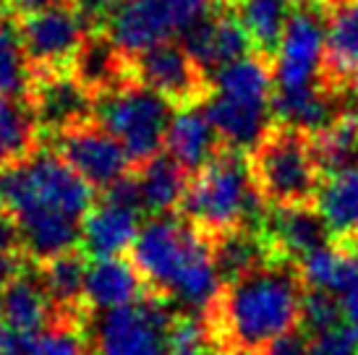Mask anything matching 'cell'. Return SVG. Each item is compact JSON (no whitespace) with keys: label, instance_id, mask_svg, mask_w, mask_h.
<instances>
[{"label":"cell","instance_id":"cell-1","mask_svg":"<svg viewBox=\"0 0 358 355\" xmlns=\"http://www.w3.org/2000/svg\"><path fill=\"white\" fill-rule=\"evenodd\" d=\"M306 282L293 259L267 261L249 275L222 285L204 314L217 353L243 347L264 350L293 329H301Z\"/></svg>","mask_w":358,"mask_h":355},{"label":"cell","instance_id":"cell-2","mask_svg":"<svg viewBox=\"0 0 358 355\" xmlns=\"http://www.w3.org/2000/svg\"><path fill=\"white\" fill-rule=\"evenodd\" d=\"M275 63L251 52L212 76L204 113L228 149L249 154L275 123Z\"/></svg>","mask_w":358,"mask_h":355},{"label":"cell","instance_id":"cell-3","mask_svg":"<svg viewBox=\"0 0 358 355\" xmlns=\"http://www.w3.org/2000/svg\"><path fill=\"white\" fill-rule=\"evenodd\" d=\"M267 209L251 178L249 154L225 147L189 180L178 215L212 240L233 227L262 225Z\"/></svg>","mask_w":358,"mask_h":355},{"label":"cell","instance_id":"cell-4","mask_svg":"<svg viewBox=\"0 0 358 355\" xmlns=\"http://www.w3.org/2000/svg\"><path fill=\"white\" fill-rule=\"evenodd\" d=\"M0 183L8 217L58 212L84 222L94 207V188L48 141L27 159L0 170Z\"/></svg>","mask_w":358,"mask_h":355},{"label":"cell","instance_id":"cell-5","mask_svg":"<svg viewBox=\"0 0 358 355\" xmlns=\"http://www.w3.org/2000/svg\"><path fill=\"white\" fill-rule=\"evenodd\" d=\"M249 170L259 196L275 209L314 204L324 178L314 157L311 133L278 120L249 152Z\"/></svg>","mask_w":358,"mask_h":355},{"label":"cell","instance_id":"cell-6","mask_svg":"<svg viewBox=\"0 0 358 355\" xmlns=\"http://www.w3.org/2000/svg\"><path fill=\"white\" fill-rule=\"evenodd\" d=\"M173 115L176 108L168 99L136 79L94 99V120L118 138L134 170L162 154Z\"/></svg>","mask_w":358,"mask_h":355},{"label":"cell","instance_id":"cell-7","mask_svg":"<svg viewBox=\"0 0 358 355\" xmlns=\"http://www.w3.org/2000/svg\"><path fill=\"white\" fill-rule=\"evenodd\" d=\"M222 6V0H123L105 31L134 58L155 45L183 37Z\"/></svg>","mask_w":358,"mask_h":355},{"label":"cell","instance_id":"cell-8","mask_svg":"<svg viewBox=\"0 0 358 355\" xmlns=\"http://www.w3.org/2000/svg\"><path fill=\"white\" fill-rule=\"evenodd\" d=\"M204 240L207 238L194 230L180 215L147 217L131 246V261L139 269L152 296L170 300L191 256Z\"/></svg>","mask_w":358,"mask_h":355},{"label":"cell","instance_id":"cell-9","mask_svg":"<svg viewBox=\"0 0 358 355\" xmlns=\"http://www.w3.org/2000/svg\"><path fill=\"white\" fill-rule=\"evenodd\" d=\"M178 311L170 300L147 296L139 303L102 311L87 332L94 355H165L168 332Z\"/></svg>","mask_w":358,"mask_h":355},{"label":"cell","instance_id":"cell-10","mask_svg":"<svg viewBox=\"0 0 358 355\" xmlns=\"http://www.w3.org/2000/svg\"><path fill=\"white\" fill-rule=\"evenodd\" d=\"M16 24L34 76L71 73L73 60L92 31L79 0H58L48 8L16 16Z\"/></svg>","mask_w":358,"mask_h":355},{"label":"cell","instance_id":"cell-11","mask_svg":"<svg viewBox=\"0 0 358 355\" xmlns=\"http://www.w3.org/2000/svg\"><path fill=\"white\" fill-rule=\"evenodd\" d=\"M131 76L165 97L176 110L204 108L212 94V76L176 40L134 55Z\"/></svg>","mask_w":358,"mask_h":355},{"label":"cell","instance_id":"cell-12","mask_svg":"<svg viewBox=\"0 0 358 355\" xmlns=\"http://www.w3.org/2000/svg\"><path fill=\"white\" fill-rule=\"evenodd\" d=\"M324 29L327 13L308 6H293L282 45L275 60V89L299 92L324 84Z\"/></svg>","mask_w":358,"mask_h":355},{"label":"cell","instance_id":"cell-13","mask_svg":"<svg viewBox=\"0 0 358 355\" xmlns=\"http://www.w3.org/2000/svg\"><path fill=\"white\" fill-rule=\"evenodd\" d=\"M60 157L69 162L94 191H105L118 178L129 175L131 159L126 149L113 133L102 129L97 120L71 129L55 138H45Z\"/></svg>","mask_w":358,"mask_h":355},{"label":"cell","instance_id":"cell-14","mask_svg":"<svg viewBox=\"0 0 358 355\" xmlns=\"http://www.w3.org/2000/svg\"><path fill=\"white\" fill-rule=\"evenodd\" d=\"M27 108L37 120L42 138H55L94 120V97L73 73H37Z\"/></svg>","mask_w":358,"mask_h":355},{"label":"cell","instance_id":"cell-15","mask_svg":"<svg viewBox=\"0 0 358 355\" xmlns=\"http://www.w3.org/2000/svg\"><path fill=\"white\" fill-rule=\"evenodd\" d=\"M180 45L189 50L191 58L196 60L209 76H215L220 68L254 52L249 31L243 29V24L230 6H222L212 16L199 21L196 27H191L180 37Z\"/></svg>","mask_w":358,"mask_h":355},{"label":"cell","instance_id":"cell-16","mask_svg":"<svg viewBox=\"0 0 358 355\" xmlns=\"http://www.w3.org/2000/svg\"><path fill=\"white\" fill-rule=\"evenodd\" d=\"M40 272V280L55 308V321L87 326L92 311L87 306V269L90 256L84 248H73L66 254L48 259L42 264H34Z\"/></svg>","mask_w":358,"mask_h":355},{"label":"cell","instance_id":"cell-17","mask_svg":"<svg viewBox=\"0 0 358 355\" xmlns=\"http://www.w3.org/2000/svg\"><path fill=\"white\" fill-rule=\"evenodd\" d=\"M262 227L280 256L301 261L311 251L332 243L329 227L319 215L317 204H301V207H269Z\"/></svg>","mask_w":358,"mask_h":355},{"label":"cell","instance_id":"cell-18","mask_svg":"<svg viewBox=\"0 0 358 355\" xmlns=\"http://www.w3.org/2000/svg\"><path fill=\"white\" fill-rule=\"evenodd\" d=\"M141 209L100 198L81 225V248L90 259L123 256L141 230Z\"/></svg>","mask_w":358,"mask_h":355},{"label":"cell","instance_id":"cell-19","mask_svg":"<svg viewBox=\"0 0 358 355\" xmlns=\"http://www.w3.org/2000/svg\"><path fill=\"white\" fill-rule=\"evenodd\" d=\"M152 296L134 261L123 256L92 259L87 269V306L90 311H113L139 303Z\"/></svg>","mask_w":358,"mask_h":355},{"label":"cell","instance_id":"cell-20","mask_svg":"<svg viewBox=\"0 0 358 355\" xmlns=\"http://www.w3.org/2000/svg\"><path fill=\"white\" fill-rule=\"evenodd\" d=\"M322 79L338 92H345L358 79V0H348L327 13Z\"/></svg>","mask_w":358,"mask_h":355},{"label":"cell","instance_id":"cell-21","mask_svg":"<svg viewBox=\"0 0 358 355\" xmlns=\"http://www.w3.org/2000/svg\"><path fill=\"white\" fill-rule=\"evenodd\" d=\"M212 246V259H215V269L220 275V282L228 285L238 277L249 275L267 261L275 259H285L278 254V248L272 246L262 225H241L233 227L222 236L209 240Z\"/></svg>","mask_w":358,"mask_h":355},{"label":"cell","instance_id":"cell-22","mask_svg":"<svg viewBox=\"0 0 358 355\" xmlns=\"http://www.w3.org/2000/svg\"><path fill=\"white\" fill-rule=\"evenodd\" d=\"M71 73L90 89L94 99L134 79L131 76V58L110 40V34L105 29L90 31V37L81 45L79 55L73 60Z\"/></svg>","mask_w":358,"mask_h":355},{"label":"cell","instance_id":"cell-23","mask_svg":"<svg viewBox=\"0 0 358 355\" xmlns=\"http://www.w3.org/2000/svg\"><path fill=\"white\" fill-rule=\"evenodd\" d=\"M165 147L173 157L178 159L180 168L194 178L217 157L225 149V144L217 136V131L212 126V120L207 118L204 108H189L176 110Z\"/></svg>","mask_w":358,"mask_h":355},{"label":"cell","instance_id":"cell-24","mask_svg":"<svg viewBox=\"0 0 358 355\" xmlns=\"http://www.w3.org/2000/svg\"><path fill=\"white\" fill-rule=\"evenodd\" d=\"M3 324L19 335H40L55 324V308L34 264L13 277L3 290Z\"/></svg>","mask_w":358,"mask_h":355},{"label":"cell","instance_id":"cell-25","mask_svg":"<svg viewBox=\"0 0 358 355\" xmlns=\"http://www.w3.org/2000/svg\"><path fill=\"white\" fill-rule=\"evenodd\" d=\"M139 178L141 207L150 217L157 215H178L180 204L186 198L191 175L178 165V159L170 152H162L147 165L134 170Z\"/></svg>","mask_w":358,"mask_h":355},{"label":"cell","instance_id":"cell-26","mask_svg":"<svg viewBox=\"0 0 358 355\" xmlns=\"http://www.w3.org/2000/svg\"><path fill=\"white\" fill-rule=\"evenodd\" d=\"M314 204L335 243L358 240V170L322 178Z\"/></svg>","mask_w":358,"mask_h":355},{"label":"cell","instance_id":"cell-27","mask_svg":"<svg viewBox=\"0 0 358 355\" xmlns=\"http://www.w3.org/2000/svg\"><path fill=\"white\" fill-rule=\"evenodd\" d=\"M241 19L243 29L249 31L254 52L262 58L278 60L285 24L290 16V0H238L236 6H230Z\"/></svg>","mask_w":358,"mask_h":355},{"label":"cell","instance_id":"cell-28","mask_svg":"<svg viewBox=\"0 0 358 355\" xmlns=\"http://www.w3.org/2000/svg\"><path fill=\"white\" fill-rule=\"evenodd\" d=\"M314 157L322 175L358 170V113L345 110L324 131L311 136Z\"/></svg>","mask_w":358,"mask_h":355},{"label":"cell","instance_id":"cell-29","mask_svg":"<svg viewBox=\"0 0 358 355\" xmlns=\"http://www.w3.org/2000/svg\"><path fill=\"white\" fill-rule=\"evenodd\" d=\"M42 133L24 102L0 97V170L27 159L42 147Z\"/></svg>","mask_w":358,"mask_h":355},{"label":"cell","instance_id":"cell-30","mask_svg":"<svg viewBox=\"0 0 358 355\" xmlns=\"http://www.w3.org/2000/svg\"><path fill=\"white\" fill-rule=\"evenodd\" d=\"M31 84H34V71L21 42L16 16L6 13L0 19V97L27 105Z\"/></svg>","mask_w":358,"mask_h":355},{"label":"cell","instance_id":"cell-31","mask_svg":"<svg viewBox=\"0 0 358 355\" xmlns=\"http://www.w3.org/2000/svg\"><path fill=\"white\" fill-rule=\"evenodd\" d=\"M10 355H94L87 326L55 321L40 335H16Z\"/></svg>","mask_w":358,"mask_h":355},{"label":"cell","instance_id":"cell-32","mask_svg":"<svg viewBox=\"0 0 358 355\" xmlns=\"http://www.w3.org/2000/svg\"><path fill=\"white\" fill-rule=\"evenodd\" d=\"M343 321H345V314H343V306H340L335 293L306 287L303 311H301V329L308 337L319 335V332H327V329L343 324Z\"/></svg>","mask_w":358,"mask_h":355},{"label":"cell","instance_id":"cell-33","mask_svg":"<svg viewBox=\"0 0 358 355\" xmlns=\"http://www.w3.org/2000/svg\"><path fill=\"white\" fill-rule=\"evenodd\" d=\"M308 355H358V324L343 321L308 337Z\"/></svg>","mask_w":358,"mask_h":355},{"label":"cell","instance_id":"cell-34","mask_svg":"<svg viewBox=\"0 0 358 355\" xmlns=\"http://www.w3.org/2000/svg\"><path fill=\"white\" fill-rule=\"evenodd\" d=\"M123 0H79L81 13L87 16L92 29H105L108 21L115 16V10L120 8Z\"/></svg>","mask_w":358,"mask_h":355},{"label":"cell","instance_id":"cell-35","mask_svg":"<svg viewBox=\"0 0 358 355\" xmlns=\"http://www.w3.org/2000/svg\"><path fill=\"white\" fill-rule=\"evenodd\" d=\"M262 355H308V335L303 329H293L275 342H269Z\"/></svg>","mask_w":358,"mask_h":355},{"label":"cell","instance_id":"cell-36","mask_svg":"<svg viewBox=\"0 0 358 355\" xmlns=\"http://www.w3.org/2000/svg\"><path fill=\"white\" fill-rule=\"evenodd\" d=\"M52 3H58V0H8V8H10V13L24 16V13H34V10L48 8Z\"/></svg>","mask_w":358,"mask_h":355},{"label":"cell","instance_id":"cell-37","mask_svg":"<svg viewBox=\"0 0 358 355\" xmlns=\"http://www.w3.org/2000/svg\"><path fill=\"white\" fill-rule=\"evenodd\" d=\"M293 6H308V8H319L324 10V13H329L332 8H338V6H343V3H348V0H290Z\"/></svg>","mask_w":358,"mask_h":355},{"label":"cell","instance_id":"cell-38","mask_svg":"<svg viewBox=\"0 0 358 355\" xmlns=\"http://www.w3.org/2000/svg\"><path fill=\"white\" fill-rule=\"evenodd\" d=\"M345 105H348V110H356L358 113V79L345 89Z\"/></svg>","mask_w":358,"mask_h":355},{"label":"cell","instance_id":"cell-39","mask_svg":"<svg viewBox=\"0 0 358 355\" xmlns=\"http://www.w3.org/2000/svg\"><path fill=\"white\" fill-rule=\"evenodd\" d=\"M220 355H262V350H243V347H233V350H225Z\"/></svg>","mask_w":358,"mask_h":355},{"label":"cell","instance_id":"cell-40","mask_svg":"<svg viewBox=\"0 0 358 355\" xmlns=\"http://www.w3.org/2000/svg\"><path fill=\"white\" fill-rule=\"evenodd\" d=\"M0 215H6V196H3V183H0Z\"/></svg>","mask_w":358,"mask_h":355},{"label":"cell","instance_id":"cell-41","mask_svg":"<svg viewBox=\"0 0 358 355\" xmlns=\"http://www.w3.org/2000/svg\"><path fill=\"white\" fill-rule=\"evenodd\" d=\"M199 355H220V353L215 350V347H209V350H204V353H199Z\"/></svg>","mask_w":358,"mask_h":355},{"label":"cell","instance_id":"cell-42","mask_svg":"<svg viewBox=\"0 0 358 355\" xmlns=\"http://www.w3.org/2000/svg\"><path fill=\"white\" fill-rule=\"evenodd\" d=\"M222 3H225V6H236V3H238V0H222Z\"/></svg>","mask_w":358,"mask_h":355},{"label":"cell","instance_id":"cell-43","mask_svg":"<svg viewBox=\"0 0 358 355\" xmlns=\"http://www.w3.org/2000/svg\"><path fill=\"white\" fill-rule=\"evenodd\" d=\"M0 319H3V293H0Z\"/></svg>","mask_w":358,"mask_h":355},{"label":"cell","instance_id":"cell-44","mask_svg":"<svg viewBox=\"0 0 358 355\" xmlns=\"http://www.w3.org/2000/svg\"><path fill=\"white\" fill-rule=\"evenodd\" d=\"M165 355H173V353H170V350H168V353H165Z\"/></svg>","mask_w":358,"mask_h":355}]
</instances>
